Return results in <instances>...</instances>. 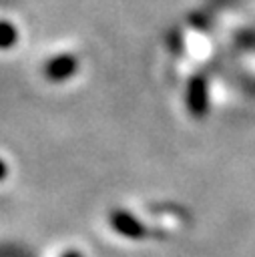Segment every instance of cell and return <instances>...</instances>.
Instances as JSON below:
<instances>
[{
  "label": "cell",
  "instance_id": "1",
  "mask_svg": "<svg viewBox=\"0 0 255 257\" xmlns=\"http://www.w3.org/2000/svg\"><path fill=\"white\" fill-rule=\"evenodd\" d=\"M14 40V28L6 26V24H0V46H6Z\"/></svg>",
  "mask_w": 255,
  "mask_h": 257
},
{
  "label": "cell",
  "instance_id": "2",
  "mask_svg": "<svg viewBox=\"0 0 255 257\" xmlns=\"http://www.w3.org/2000/svg\"><path fill=\"white\" fill-rule=\"evenodd\" d=\"M4 171H6V169H4V165H2V163H0V179H2V177H4Z\"/></svg>",
  "mask_w": 255,
  "mask_h": 257
}]
</instances>
